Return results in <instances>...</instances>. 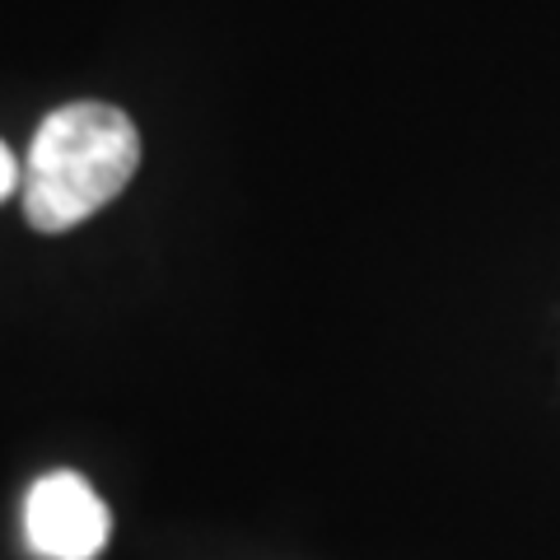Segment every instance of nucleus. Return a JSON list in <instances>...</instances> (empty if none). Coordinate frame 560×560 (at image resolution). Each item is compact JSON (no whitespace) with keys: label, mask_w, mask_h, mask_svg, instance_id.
Masks as SVG:
<instances>
[{"label":"nucleus","mask_w":560,"mask_h":560,"mask_svg":"<svg viewBox=\"0 0 560 560\" xmlns=\"http://www.w3.org/2000/svg\"><path fill=\"white\" fill-rule=\"evenodd\" d=\"M140 164V136L113 103H66L47 113L20 168L24 220L43 234L75 230L131 183Z\"/></svg>","instance_id":"nucleus-1"},{"label":"nucleus","mask_w":560,"mask_h":560,"mask_svg":"<svg viewBox=\"0 0 560 560\" xmlns=\"http://www.w3.org/2000/svg\"><path fill=\"white\" fill-rule=\"evenodd\" d=\"M24 533L28 547L47 560H94L108 547L113 518L94 486L75 471H51L33 481L24 500Z\"/></svg>","instance_id":"nucleus-2"},{"label":"nucleus","mask_w":560,"mask_h":560,"mask_svg":"<svg viewBox=\"0 0 560 560\" xmlns=\"http://www.w3.org/2000/svg\"><path fill=\"white\" fill-rule=\"evenodd\" d=\"M14 191H20V164H14V154L0 145V201L14 197Z\"/></svg>","instance_id":"nucleus-3"}]
</instances>
